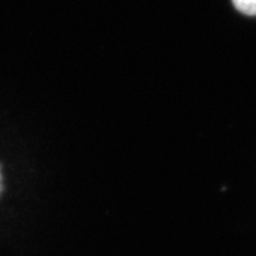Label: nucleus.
Here are the masks:
<instances>
[{
  "label": "nucleus",
  "instance_id": "obj_1",
  "mask_svg": "<svg viewBox=\"0 0 256 256\" xmlns=\"http://www.w3.org/2000/svg\"><path fill=\"white\" fill-rule=\"evenodd\" d=\"M234 6L247 16H256V0H232Z\"/></svg>",
  "mask_w": 256,
  "mask_h": 256
}]
</instances>
